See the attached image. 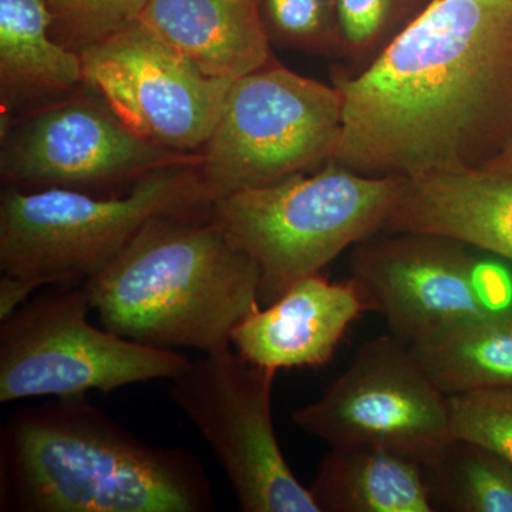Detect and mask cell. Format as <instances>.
<instances>
[{
    "label": "cell",
    "mask_w": 512,
    "mask_h": 512,
    "mask_svg": "<svg viewBox=\"0 0 512 512\" xmlns=\"http://www.w3.org/2000/svg\"><path fill=\"white\" fill-rule=\"evenodd\" d=\"M292 420L330 448H379L423 466L451 439L447 394L393 335L363 343L348 369Z\"/></svg>",
    "instance_id": "9c48e42d"
},
{
    "label": "cell",
    "mask_w": 512,
    "mask_h": 512,
    "mask_svg": "<svg viewBox=\"0 0 512 512\" xmlns=\"http://www.w3.org/2000/svg\"><path fill=\"white\" fill-rule=\"evenodd\" d=\"M45 0H0L3 114L29 101H55L84 86L82 57L53 36Z\"/></svg>",
    "instance_id": "2e32d148"
},
{
    "label": "cell",
    "mask_w": 512,
    "mask_h": 512,
    "mask_svg": "<svg viewBox=\"0 0 512 512\" xmlns=\"http://www.w3.org/2000/svg\"><path fill=\"white\" fill-rule=\"evenodd\" d=\"M366 312L369 306L352 278L330 282L320 274L308 276L245 316L232 332L231 346L248 362L276 373L323 366Z\"/></svg>",
    "instance_id": "4fadbf2b"
},
{
    "label": "cell",
    "mask_w": 512,
    "mask_h": 512,
    "mask_svg": "<svg viewBox=\"0 0 512 512\" xmlns=\"http://www.w3.org/2000/svg\"><path fill=\"white\" fill-rule=\"evenodd\" d=\"M0 510L210 512L200 460L137 439L84 396L23 407L0 434Z\"/></svg>",
    "instance_id": "7a4b0ae2"
},
{
    "label": "cell",
    "mask_w": 512,
    "mask_h": 512,
    "mask_svg": "<svg viewBox=\"0 0 512 512\" xmlns=\"http://www.w3.org/2000/svg\"><path fill=\"white\" fill-rule=\"evenodd\" d=\"M261 271L211 215L147 222L103 271L82 284L101 326L164 350L229 348L259 302Z\"/></svg>",
    "instance_id": "3957f363"
},
{
    "label": "cell",
    "mask_w": 512,
    "mask_h": 512,
    "mask_svg": "<svg viewBox=\"0 0 512 512\" xmlns=\"http://www.w3.org/2000/svg\"><path fill=\"white\" fill-rule=\"evenodd\" d=\"M332 83L345 101L336 163L407 181L484 170L512 140V0H433Z\"/></svg>",
    "instance_id": "6da1fadb"
},
{
    "label": "cell",
    "mask_w": 512,
    "mask_h": 512,
    "mask_svg": "<svg viewBox=\"0 0 512 512\" xmlns=\"http://www.w3.org/2000/svg\"><path fill=\"white\" fill-rule=\"evenodd\" d=\"M140 19L210 76L237 80L274 60L258 0H151Z\"/></svg>",
    "instance_id": "9a60e30c"
},
{
    "label": "cell",
    "mask_w": 512,
    "mask_h": 512,
    "mask_svg": "<svg viewBox=\"0 0 512 512\" xmlns=\"http://www.w3.org/2000/svg\"><path fill=\"white\" fill-rule=\"evenodd\" d=\"M36 282L12 274L0 278V322L13 315L20 306L29 301L32 293L39 289Z\"/></svg>",
    "instance_id": "cb8c5ba5"
},
{
    "label": "cell",
    "mask_w": 512,
    "mask_h": 512,
    "mask_svg": "<svg viewBox=\"0 0 512 512\" xmlns=\"http://www.w3.org/2000/svg\"><path fill=\"white\" fill-rule=\"evenodd\" d=\"M309 491L320 512H434L423 464L379 448H330Z\"/></svg>",
    "instance_id": "e0dca14e"
},
{
    "label": "cell",
    "mask_w": 512,
    "mask_h": 512,
    "mask_svg": "<svg viewBox=\"0 0 512 512\" xmlns=\"http://www.w3.org/2000/svg\"><path fill=\"white\" fill-rule=\"evenodd\" d=\"M451 437L474 441L512 463V387L448 396Z\"/></svg>",
    "instance_id": "603a6c76"
},
{
    "label": "cell",
    "mask_w": 512,
    "mask_h": 512,
    "mask_svg": "<svg viewBox=\"0 0 512 512\" xmlns=\"http://www.w3.org/2000/svg\"><path fill=\"white\" fill-rule=\"evenodd\" d=\"M383 231L441 235L512 262V178L473 170L407 181Z\"/></svg>",
    "instance_id": "5bb4252c"
},
{
    "label": "cell",
    "mask_w": 512,
    "mask_h": 512,
    "mask_svg": "<svg viewBox=\"0 0 512 512\" xmlns=\"http://www.w3.org/2000/svg\"><path fill=\"white\" fill-rule=\"evenodd\" d=\"M271 45L340 59L336 0H258Z\"/></svg>",
    "instance_id": "44dd1931"
},
{
    "label": "cell",
    "mask_w": 512,
    "mask_h": 512,
    "mask_svg": "<svg viewBox=\"0 0 512 512\" xmlns=\"http://www.w3.org/2000/svg\"><path fill=\"white\" fill-rule=\"evenodd\" d=\"M410 348L447 396L512 387V308L493 309Z\"/></svg>",
    "instance_id": "ac0fdd59"
},
{
    "label": "cell",
    "mask_w": 512,
    "mask_h": 512,
    "mask_svg": "<svg viewBox=\"0 0 512 512\" xmlns=\"http://www.w3.org/2000/svg\"><path fill=\"white\" fill-rule=\"evenodd\" d=\"M433 0H336L340 40L338 69L349 76L366 70Z\"/></svg>",
    "instance_id": "ffe728a7"
},
{
    "label": "cell",
    "mask_w": 512,
    "mask_h": 512,
    "mask_svg": "<svg viewBox=\"0 0 512 512\" xmlns=\"http://www.w3.org/2000/svg\"><path fill=\"white\" fill-rule=\"evenodd\" d=\"M423 467L434 512H512V463L490 448L451 437Z\"/></svg>",
    "instance_id": "d6986e66"
},
{
    "label": "cell",
    "mask_w": 512,
    "mask_h": 512,
    "mask_svg": "<svg viewBox=\"0 0 512 512\" xmlns=\"http://www.w3.org/2000/svg\"><path fill=\"white\" fill-rule=\"evenodd\" d=\"M406 184V178L372 177L332 160L313 173L221 198L212 218L254 258L259 302L266 306L382 232Z\"/></svg>",
    "instance_id": "5b68a950"
},
{
    "label": "cell",
    "mask_w": 512,
    "mask_h": 512,
    "mask_svg": "<svg viewBox=\"0 0 512 512\" xmlns=\"http://www.w3.org/2000/svg\"><path fill=\"white\" fill-rule=\"evenodd\" d=\"M200 164H171L138 178L121 194L3 188L0 269L47 285L89 281L165 215H211Z\"/></svg>",
    "instance_id": "277c9868"
},
{
    "label": "cell",
    "mask_w": 512,
    "mask_h": 512,
    "mask_svg": "<svg viewBox=\"0 0 512 512\" xmlns=\"http://www.w3.org/2000/svg\"><path fill=\"white\" fill-rule=\"evenodd\" d=\"M83 288L29 299L0 322V402L110 393L128 384L173 379L190 359L140 345L87 320Z\"/></svg>",
    "instance_id": "52a82bcc"
},
{
    "label": "cell",
    "mask_w": 512,
    "mask_h": 512,
    "mask_svg": "<svg viewBox=\"0 0 512 512\" xmlns=\"http://www.w3.org/2000/svg\"><path fill=\"white\" fill-rule=\"evenodd\" d=\"M343 103L335 84L275 59L238 77L201 151L200 173L212 201L328 164L342 136Z\"/></svg>",
    "instance_id": "8992f818"
},
{
    "label": "cell",
    "mask_w": 512,
    "mask_h": 512,
    "mask_svg": "<svg viewBox=\"0 0 512 512\" xmlns=\"http://www.w3.org/2000/svg\"><path fill=\"white\" fill-rule=\"evenodd\" d=\"M79 53L84 84L137 134L174 153L201 154L235 82L205 73L141 19Z\"/></svg>",
    "instance_id": "7c38bea8"
},
{
    "label": "cell",
    "mask_w": 512,
    "mask_h": 512,
    "mask_svg": "<svg viewBox=\"0 0 512 512\" xmlns=\"http://www.w3.org/2000/svg\"><path fill=\"white\" fill-rule=\"evenodd\" d=\"M275 375L229 346L190 360L168 392L210 444L242 511L320 512L276 437Z\"/></svg>",
    "instance_id": "ba28073f"
},
{
    "label": "cell",
    "mask_w": 512,
    "mask_h": 512,
    "mask_svg": "<svg viewBox=\"0 0 512 512\" xmlns=\"http://www.w3.org/2000/svg\"><path fill=\"white\" fill-rule=\"evenodd\" d=\"M183 163L200 164L201 154L174 153L150 143L90 87L87 93L50 101L2 130L5 188L121 194V185L134 184L164 165Z\"/></svg>",
    "instance_id": "8fae6325"
},
{
    "label": "cell",
    "mask_w": 512,
    "mask_h": 512,
    "mask_svg": "<svg viewBox=\"0 0 512 512\" xmlns=\"http://www.w3.org/2000/svg\"><path fill=\"white\" fill-rule=\"evenodd\" d=\"M484 170L512 178V140Z\"/></svg>",
    "instance_id": "d4e9b609"
},
{
    "label": "cell",
    "mask_w": 512,
    "mask_h": 512,
    "mask_svg": "<svg viewBox=\"0 0 512 512\" xmlns=\"http://www.w3.org/2000/svg\"><path fill=\"white\" fill-rule=\"evenodd\" d=\"M53 36L79 50L99 43L141 18L151 0H45Z\"/></svg>",
    "instance_id": "7402d4cb"
},
{
    "label": "cell",
    "mask_w": 512,
    "mask_h": 512,
    "mask_svg": "<svg viewBox=\"0 0 512 512\" xmlns=\"http://www.w3.org/2000/svg\"><path fill=\"white\" fill-rule=\"evenodd\" d=\"M350 272L369 311L382 315L390 335L409 346L507 308L510 299L500 271L478 264L468 245L441 235L379 232L353 249Z\"/></svg>",
    "instance_id": "30bf717a"
}]
</instances>
